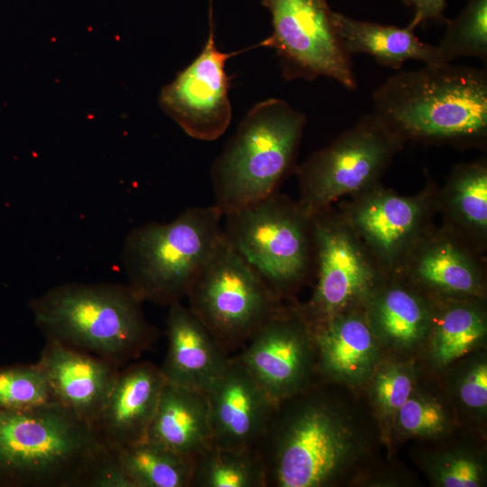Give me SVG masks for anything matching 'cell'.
Listing matches in <instances>:
<instances>
[{
  "label": "cell",
  "instance_id": "27",
  "mask_svg": "<svg viewBox=\"0 0 487 487\" xmlns=\"http://www.w3.org/2000/svg\"><path fill=\"white\" fill-rule=\"evenodd\" d=\"M450 203L464 224L478 231L487 228V169L484 161L456 167L451 176Z\"/></svg>",
  "mask_w": 487,
  "mask_h": 487
},
{
  "label": "cell",
  "instance_id": "14",
  "mask_svg": "<svg viewBox=\"0 0 487 487\" xmlns=\"http://www.w3.org/2000/svg\"><path fill=\"white\" fill-rule=\"evenodd\" d=\"M313 243L318 273L309 311L317 323L363 292L372 271L350 234L322 212L313 216Z\"/></svg>",
  "mask_w": 487,
  "mask_h": 487
},
{
  "label": "cell",
  "instance_id": "7",
  "mask_svg": "<svg viewBox=\"0 0 487 487\" xmlns=\"http://www.w3.org/2000/svg\"><path fill=\"white\" fill-rule=\"evenodd\" d=\"M223 217L226 241L280 300L306 277L313 216L299 203L274 193Z\"/></svg>",
  "mask_w": 487,
  "mask_h": 487
},
{
  "label": "cell",
  "instance_id": "3",
  "mask_svg": "<svg viewBox=\"0 0 487 487\" xmlns=\"http://www.w3.org/2000/svg\"><path fill=\"white\" fill-rule=\"evenodd\" d=\"M142 302L127 285L65 283L32 299L34 322L51 339L123 368L156 338Z\"/></svg>",
  "mask_w": 487,
  "mask_h": 487
},
{
  "label": "cell",
  "instance_id": "15",
  "mask_svg": "<svg viewBox=\"0 0 487 487\" xmlns=\"http://www.w3.org/2000/svg\"><path fill=\"white\" fill-rule=\"evenodd\" d=\"M37 363L58 402L95 427L121 368L51 339H46Z\"/></svg>",
  "mask_w": 487,
  "mask_h": 487
},
{
  "label": "cell",
  "instance_id": "29",
  "mask_svg": "<svg viewBox=\"0 0 487 487\" xmlns=\"http://www.w3.org/2000/svg\"><path fill=\"white\" fill-rule=\"evenodd\" d=\"M377 319L389 337L402 344H410L421 335L426 325V313L411 293L396 288L388 290L380 299Z\"/></svg>",
  "mask_w": 487,
  "mask_h": 487
},
{
  "label": "cell",
  "instance_id": "4",
  "mask_svg": "<svg viewBox=\"0 0 487 487\" xmlns=\"http://www.w3.org/2000/svg\"><path fill=\"white\" fill-rule=\"evenodd\" d=\"M306 116L269 98L241 121L211 170L214 205L223 216L274 193L294 165Z\"/></svg>",
  "mask_w": 487,
  "mask_h": 487
},
{
  "label": "cell",
  "instance_id": "2",
  "mask_svg": "<svg viewBox=\"0 0 487 487\" xmlns=\"http://www.w3.org/2000/svg\"><path fill=\"white\" fill-rule=\"evenodd\" d=\"M114 455L60 404L0 409V487H93Z\"/></svg>",
  "mask_w": 487,
  "mask_h": 487
},
{
  "label": "cell",
  "instance_id": "34",
  "mask_svg": "<svg viewBox=\"0 0 487 487\" xmlns=\"http://www.w3.org/2000/svg\"><path fill=\"white\" fill-rule=\"evenodd\" d=\"M403 4L414 11L409 23L413 28L427 23L446 22L445 9L446 0H402Z\"/></svg>",
  "mask_w": 487,
  "mask_h": 487
},
{
  "label": "cell",
  "instance_id": "20",
  "mask_svg": "<svg viewBox=\"0 0 487 487\" xmlns=\"http://www.w3.org/2000/svg\"><path fill=\"white\" fill-rule=\"evenodd\" d=\"M422 211L417 199L381 192L358 204L352 221L366 242L390 260L411 238L421 220Z\"/></svg>",
  "mask_w": 487,
  "mask_h": 487
},
{
  "label": "cell",
  "instance_id": "35",
  "mask_svg": "<svg viewBox=\"0 0 487 487\" xmlns=\"http://www.w3.org/2000/svg\"><path fill=\"white\" fill-rule=\"evenodd\" d=\"M212 3H213V0H209V4L212 5Z\"/></svg>",
  "mask_w": 487,
  "mask_h": 487
},
{
  "label": "cell",
  "instance_id": "8",
  "mask_svg": "<svg viewBox=\"0 0 487 487\" xmlns=\"http://www.w3.org/2000/svg\"><path fill=\"white\" fill-rule=\"evenodd\" d=\"M186 297L188 308L229 354L239 351L280 306L224 232Z\"/></svg>",
  "mask_w": 487,
  "mask_h": 487
},
{
  "label": "cell",
  "instance_id": "30",
  "mask_svg": "<svg viewBox=\"0 0 487 487\" xmlns=\"http://www.w3.org/2000/svg\"><path fill=\"white\" fill-rule=\"evenodd\" d=\"M398 414L401 427L412 434L432 435L445 427L444 411L432 401L409 397L398 409Z\"/></svg>",
  "mask_w": 487,
  "mask_h": 487
},
{
  "label": "cell",
  "instance_id": "25",
  "mask_svg": "<svg viewBox=\"0 0 487 487\" xmlns=\"http://www.w3.org/2000/svg\"><path fill=\"white\" fill-rule=\"evenodd\" d=\"M446 23V32L436 45L442 63L462 57L486 62L487 0H468L461 13Z\"/></svg>",
  "mask_w": 487,
  "mask_h": 487
},
{
  "label": "cell",
  "instance_id": "6",
  "mask_svg": "<svg viewBox=\"0 0 487 487\" xmlns=\"http://www.w3.org/2000/svg\"><path fill=\"white\" fill-rule=\"evenodd\" d=\"M222 218L215 205L193 207L169 223L133 229L122 254L126 285L142 302L180 301L222 239Z\"/></svg>",
  "mask_w": 487,
  "mask_h": 487
},
{
  "label": "cell",
  "instance_id": "9",
  "mask_svg": "<svg viewBox=\"0 0 487 487\" xmlns=\"http://www.w3.org/2000/svg\"><path fill=\"white\" fill-rule=\"evenodd\" d=\"M271 33L258 46L272 49L286 80L331 78L349 90L357 81L327 0H262Z\"/></svg>",
  "mask_w": 487,
  "mask_h": 487
},
{
  "label": "cell",
  "instance_id": "24",
  "mask_svg": "<svg viewBox=\"0 0 487 487\" xmlns=\"http://www.w3.org/2000/svg\"><path fill=\"white\" fill-rule=\"evenodd\" d=\"M415 270L422 281L442 290L471 293L478 288L479 280L473 263L446 241L427 247L418 259Z\"/></svg>",
  "mask_w": 487,
  "mask_h": 487
},
{
  "label": "cell",
  "instance_id": "21",
  "mask_svg": "<svg viewBox=\"0 0 487 487\" xmlns=\"http://www.w3.org/2000/svg\"><path fill=\"white\" fill-rule=\"evenodd\" d=\"M312 337L322 372L333 377L363 374L375 354L372 332L357 317L332 316L315 323Z\"/></svg>",
  "mask_w": 487,
  "mask_h": 487
},
{
  "label": "cell",
  "instance_id": "23",
  "mask_svg": "<svg viewBox=\"0 0 487 487\" xmlns=\"http://www.w3.org/2000/svg\"><path fill=\"white\" fill-rule=\"evenodd\" d=\"M190 487H266L262 460L255 449L211 445L193 458Z\"/></svg>",
  "mask_w": 487,
  "mask_h": 487
},
{
  "label": "cell",
  "instance_id": "5",
  "mask_svg": "<svg viewBox=\"0 0 487 487\" xmlns=\"http://www.w3.org/2000/svg\"><path fill=\"white\" fill-rule=\"evenodd\" d=\"M352 447L350 433L319 394L277 403L255 446L266 487H321L339 473Z\"/></svg>",
  "mask_w": 487,
  "mask_h": 487
},
{
  "label": "cell",
  "instance_id": "12",
  "mask_svg": "<svg viewBox=\"0 0 487 487\" xmlns=\"http://www.w3.org/2000/svg\"><path fill=\"white\" fill-rule=\"evenodd\" d=\"M308 325L280 306L234 355L277 403L307 384L315 354Z\"/></svg>",
  "mask_w": 487,
  "mask_h": 487
},
{
  "label": "cell",
  "instance_id": "17",
  "mask_svg": "<svg viewBox=\"0 0 487 487\" xmlns=\"http://www.w3.org/2000/svg\"><path fill=\"white\" fill-rule=\"evenodd\" d=\"M169 307L168 348L160 368L166 381L206 392L231 355L188 307L180 301Z\"/></svg>",
  "mask_w": 487,
  "mask_h": 487
},
{
  "label": "cell",
  "instance_id": "22",
  "mask_svg": "<svg viewBox=\"0 0 487 487\" xmlns=\"http://www.w3.org/2000/svg\"><path fill=\"white\" fill-rule=\"evenodd\" d=\"M133 487H190L193 459L150 439L115 452Z\"/></svg>",
  "mask_w": 487,
  "mask_h": 487
},
{
  "label": "cell",
  "instance_id": "31",
  "mask_svg": "<svg viewBox=\"0 0 487 487\" xmlns=\"http://www.w3.org/2000/svg\"><path fill=\"white\" fill-rule=\"evenodd\" d=\"M374 391L378 402L384 409L398 411L410 397L412 381L402 372L387 370L377 377Z\"/></svg>",
  "mask_w": 487,
  "mask_h": 487
},
{
  "label": "cell",
  "instance_id": "1",
  "mask_svg": "<svg viewBox=\"0 0 487 487\" xmlns=\"http://www.w3.org/2000/svg\"><path fill=\"white\" fill-rule=\"evenodd\" d=\"M373 114L402 142L482 144L487 70L451 63L399 72L372 94Z\"/></svg>",
  "mask_w": 487,
  "mask_h": 487
},
{
  "label": "cell",
  "instance_id": "33",
  "mask_svg": "<svg viewBox=\"0 0 487 487\" xmlns=\"http://www.w3.org/2000/svg\"><path fill=\"white\" fill-rule=\"evenodd\" d=\"M463 402L473 409H482L487 404V366L474 367L464 380L460 388Z\"/></svg>",
  "mask_w": 487,
  "mask_h": 487
},
{
  "label": "cell",
  "instance_id": "10",
  "mask_svg": "<svg viewBox=\"0 0 487 487\" xmlns=\"http://www.w3.org/2000/svg\"><path fill=\"white\" fill-rule=\"evenodd\" d=\"M402 142L373 113L363 115L299 168L302 192L299 203L313 216L338 198L368 188Z\"/></svg>",
  "mask_w": 487,
  "mask_h": 487
},
{
  "label": "cell",
  "instance_id": "26",
  "mask_svg": "<svg viewBox=\"0 0 487 487\" xmlns=\"http://www.w3.org/2000/svg\"><path fill=\"white\" fill-rule=\"evenodd\" d=\"M51 404L60 403L37 363L0 368V409H28Z\"/></svg>",
  "mask_w": 487,
  "mask_h": 487
},
{
  "label": "cell",
  "instance_id": "19",
  "mask_svg": "<svg viewBox=\"0 0 487 487\" xmlns=\"http://www.w3.org/2000/svg\"><path fill=\"white\" fill-rule=\"evenodd\" d=\"M338 35L352 54H366L393 69H399L408 60L425 64L442 63L436 45L421 41L411 25L397 27L370 21L357 20L334 13Z\"/></svg>",
  "mask_w": 487,
  "mask_h": 487
},
{
  "label": "cell",
  "instance_id": "11",
  "mask_svg": "<svg viewBox=\"0 0 487 487\" xmlns=\"http://www.w3.org/2000/svg\"><path fill=\"white\" fill-rule=\"evenodd\" d=\"M208 18V35L202 51L162 87L159 103L186 134L210 142L224 134L232 120L230 78L225 63L244 51H220L216 42L212 6Z\"/></svg>",
  "mask_w": 487,
  "mask_h": 487
},
{
  "label": "cell",
  "instance_id": "13",
  "mask_svg": "<svg viewBox=\"0 0 487 487\" xmlns=\"http://www.w3.org/2000/svg\"><path fill=\"white\" fill-rule=\"evenodd\" d=\"M213 445L254 449L277 402L234 356L206 391Z\"/></svg>",
  "mask_w": 487,
  "mask_h": 487
},
{
  "label": "cell",
  "instance_id": "32",
  "mask_svg": "<svg viewBox=\"0 0 487 487\" xmlns=\"http://www.w3.org/2000/svg\"><path fill=\"white\" fill-rule=\"evenodd\" d=\"M481 471L479 465L469 458L453 460L441 473V482L446 487L479 486Z\"/></svg>",
  "mask_w": 487,
  "mask_h": 487
},
{
  "label": "cell",
  "instance_id": "18",
  "mask_svg": "<svg viewBox=\"0 0 487 487\" xmlns=\"http://www.w3.org/2000/svg\"><path fill=\"white\" fill-rule=\"evenodd\" d=\"M147 439L192 459L213 445L206 392L166 381Z\"/></svg>",
  "mask_w": 487,
  "mask_h": 487
},
{
  "label": "cell",
  "instance_id": "28",
  "mask_svg": "<svg viewBox=\"0 0 487 487\" xmlns=\"http://www.w3.org/2000/svg\"><path fill=\"white\" fill-rule=\"evenodd\" d=\"M485 325L475 310L456 307L442 317L435 338V355L440 363H449L467 354L483 337Z\"/></svg>",
  "mask_w": 487,
  "mask_h": 487
},
{
  "label": "cell",
  "instance_id": "16",
  "mask_svg": "<svg viewBox=\"0 0 487 487\" xmlns=\"http://www.w3.org/2000/svg\"><path fill=\"white\" fill-rule=\"evenodd\" d=\"M165 383L161 368L150 362L121 368L95 425L110 450L147 438Z\"/></svg>",
  "mask_w": 487,
  "mask_h": 487
}]
</instances>
